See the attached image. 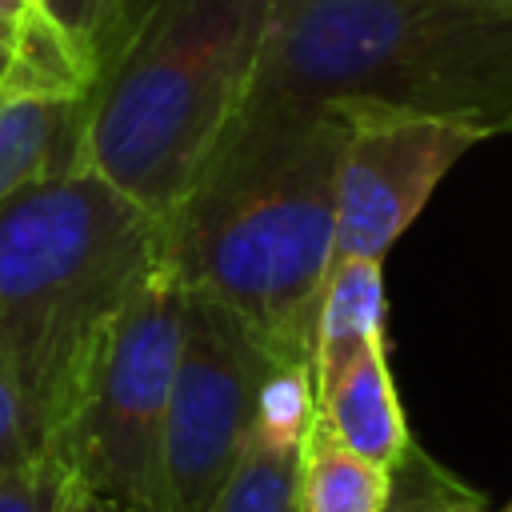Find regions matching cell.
<instances>
[{
  "instance_id": "6da1fadb",
  "label": "cell",
  "mask_w": 512,
  "mask_h": 512,
  "mask_svg": "<svg viewBox=\"0 0 512 512\" xmlns=\"http://www.w3.org/2000/svg\"><path fill=\"white\" fill-rule=\"evenodd\" d=\"M344 144L348 116L332 104L240 112L160 220V252L184 288L240 316L280 364L312 368Z\"/></svg>"
},
{
  "instance_id": "7a4b0ae2",
  "label": "cell",
  "mask_w": 512,
  "mask_h": 512,
  "mask_svg": "<svg viewBox=\"0 0 512 512\" xmlns=\"http://www.w3.org/2000/svg\"><path fill=\"white\" fill-rule=\"evenodd\" d=\"M320 104L512 132V0H272L240 112Z\"/></svg>"
},
{
  "instance_id": "3957f363",
  "label": "cell",
  "mask_w": 512,
  "mask_h": 512,
  "mask_svg": "<svg viewBox=\"0 0 512 512\" xmlns=\"http://www.w3.org/2000/svg\"><path fill=\"white\" fill-rule=\"evenodd\" d=\"M156 256L160 220L92 168L52 172L0 204V364L44 452H56L120 304Z\"/></svg>"
},
{
  "instance_id": "277c9868",
  "label": "cell",
  "mask_w": 512,
  "mask_h": 512,
  "mask_svg": "<svg viewBox=\"0 0 512 512\" xmlns=\"http://www.w3.org/2000/svg\"><path fill=\"white\" fill-rule=\"evenodd\" d=\"M268 24L272 0H148L96 72L76 164L164 220L244 108Z\"/></svg>"
},
{
  "instance_id": "5b68a950",
  "label": "cell",
  "mask_w": 512,
  "mask_h": 512,
  "mask_svg": "<svg viewBox=\"0 0 512 512\" xmlns=\"http://www.w3.org/2000/svg\"><path fill=\"white\" fill-rule=\"evenodd\" d=\"M188 288L164 252L120 304L56 456L92 496L160 512V436L184 340Z\"/></svg>"
},
{
  "instance_id": "8992f818",
  "label": "cell",
  "mask_w": 512,
  "mask_h": 512,
  "mask_svg": "<svg viewBox=\"0 0 512 512\" xmlns=\"http://www.w3.org/2000/svg\"><path fill=\"white\" fill-rule=\"evenodd\" d=\"M280 364L228 308L188 292L184 340L160 436V512H208L248 448Z\"/></svg>"
},
{
  "instance_id": "52a82bcc",
  "label": "cell",
  "mask_w": 512,
  "mask_h": 512,
  "mask_svg": "<svg viewBox=\"0 0 512 512\" xmlns=\"http://www.w3.org/2000/svg\"><path fill=\"white\" fill-rule=\"evenodd\" d=\"M348 116L336 176V260H384L424 212L448 168L484 136L432 116L332 104Z\"/></svg>"
},
{
  "instance_id": "ba28073f",
  "label": "cell",
  "mask_w": 512,
  "mask_h": 512,
  "mask_svg": "<svg viewBox=\"0 0 512 512\" xmlns=\"http://www.w3.org/2000/svg\"><path fill=\"white\" fill-rule=\"evenodd\" d=\"M312 412H316L312 368L308 364L276 368V376L264 388L256 432L208 512H304L300 464H304V432L312 424Z\"/></svg>"
},
{
  "instance_id": "9c48e42d",
  "label": "cell",
  "mask_w": 512,
  "mask_h": 512,
  "mask_svg": "<svg viewBox=\"0 0 512 512\" xmlns=\"http://www.w3.org/2000/svg\"><path fill=\"white\" fill-rule=\"evenodd\" d=\"M316 412L340 444L384 468H396L412 448L384 340L364 344L332 380L316 388Z\"/></svg>"
},
{
  "instance_id": "30bf717a",
  "label": "cell",
  "mask_w": 512,
  "mask_h": 512,
  "mask_svg": "<svg viewBox=\"0 0 512 512\" xmlns=\"http://www.w3.org/2000/svg\"><path fill=\"white\" fill-rule=\"evenodd\" d=\"M84 108L88 96H0V204L52 172L76 168Z\"/></svg>"
},
{
  "instance_id": "8fae6325",
  "label": "cell",
  "mask_w": 512,
  "mask_h": 512,
  "mask_svg": "<svg viewBox=\"0 0 512 512\" xmlns=\"http://www.w3.org/2000/svg\"><path fill=\"white\" fill-rule=\"evenodd\" d=\"M372 340H384L380 260H364V256L332 260L312 336V392L324 380H332Z\"/></svg>"
},
{
  "instance_id": "7c38bea8",
  "label": "cell",
  "mask_w": 512,
  "mask_h": 512,
  "mask_svg": "<svg viewBox=\"0 0 512 512\" xmlns=\"http://www.w3.org/2000/svg\"><path fill=\"white\" fill-rule=\"evenodd\" d=\"M300 496L304 512H384L392 496V468L340 444L320 412H312L304 432Z\"/></svg>"
},
{
  "instance_id": "4fadbf2b",
  "label": "cell",
  "mask_w": 512,
  "mask_h": 512,
  "mask_svg": "<svg viewBox=\"0 0 512 512\" xmlns=\"http://www.w3.org/2000/svg\"><path fill=\"white\" fill-rule=\"evenodd\" d=\"M468 504H480V496L444 464H436L424 448L412 444L404 460L392 468V496L384 512H452Z\"/></svg>"
},
{
  "instance_id": "5bb4252c",
  "label": "cell",
  "mask_w": 512,
  "mask_h": 512,
  "mask_svg": "<svg viewBox=\"0 0 512 512\" xmlns=\"http://www.w3.org/2000/svg\"><path fill=\"white\" fill-rule=\"evenodd\" d=\"M80 492V476L56 452H40L0 472V512H68Z\"/></svg>"
},
{
  "instance_id": "9a60e30c",
  "label": "cell",
  "mask_w": 512,
  "mask_h": 512,
  "mask_svg": "<svg viewBox=\"0 0 512 512\" xmlns=\"http://www.w3.org/2000/svg\"><path fill=\"white\" fill-rule=\"evenodd\" d=\"M44 444L36 436V424L28 416V404L16 388V380L8 376V368L0 364V472L40 456Z\"/></svg>"
},
{
  "instance_id": "2e32d148",
  "label": "cell",
  "mask_w": 512,
  "mask_h": 512,
  "mask_svg": "<svg viewBox=\"0 0 512 512\" xmlns=\"http://www.w3.org/2000/svg\"><path fill=\"white\" fill-rule=\"evenodd\" d=\"M68 512H128V508H120V504H112V500H104V496H92V492L84 488Z\"/></svg>"
},
{
  "instance_id": "e0dca14e",
  "label": "cell",
  "mask_w": 512,
  "mask_h": 512,
  "mask_svg": "<svg viewBox=\"0 0 512 512\" xmlns=\"http://www.w3.org/2000/svg\"><path fill=\"white\" fill-rule=\"evenodd\" d=\"M12 44H16V20H4L0 16V56H8Z\"/></svg>"
},
{
  "instance_id": "ac0fdd59",
  "label": "cell",
  "mask_w": 512,
  "mask_h": 512,
  "mask_svg": "<svg viewBox=\"0 0 512 512\" xmlns=\"http://www.w3.org/2000/svg\"><path fill=\"white\" fill-rule=\"evenodd\" d=\"M28 4H32V0H0V16H4V20H20V16L28 12Z\"/></svg>"
},
{
  "instance_id": "d6986e66",
  "label": "cell",
  "mask_w": 512,
  "mask_h": 512,
  "mask_svg": "<svg viewBox=\"0 0 512 512\" xmlns=\"http://www.w3.org/2000/svg\"><path fill=\"white\" fill-rule=\"evenodd\" d=\"M4 72H8V56H0V84H4Z\"/></svg>"
},
{
  "instance_id": "ffe728a7",
  "label": "cell",
  "mask_w": 512,
  "mask_h": 512,
  "mask_svg": "<svg viewBox=\"0 0 512 512\" xmlns=\"http://www.w3.org/2000/svg\"><path fill=\"white\" fill-rule=\"evenodd\" d=\"M452 512H480V504H468V508H452Z\"/></svg>"
},
{
  "instance_id": "44dd1931",
  "label": "cell",
  "mask_w": 512,
  "mask_h": 512,
  "mask_svg": "<svg viewBox=\"0 0 512 512\" xmlns=\"http://www.w3.org/2000/svg\"><path fill=\"white\" fill-rule=\"evenodd\" d=\"M500 512H512V500H508V504H504V508H500Z\"/></svg>"
}]
</instances>
